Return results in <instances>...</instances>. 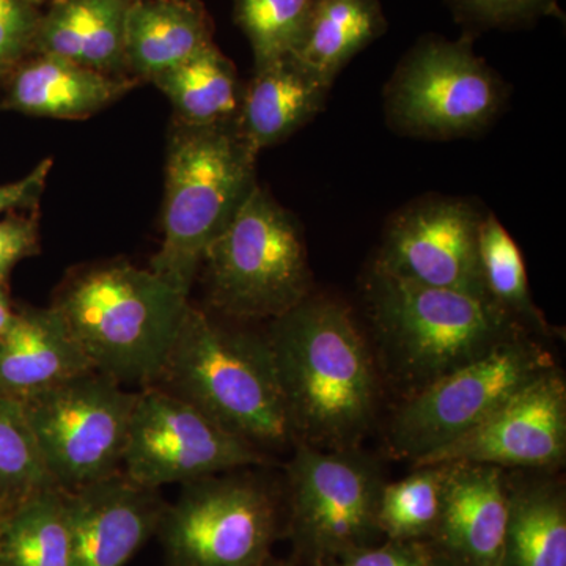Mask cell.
Returning <instances> with one entry per match:
<instances>
[{"label": "cell", "mask_w": 566, "mask_h": 566, "mask_svg": "<svg viewBox=\"0 0 566 566\" xmlns=\"http://www.w3.org/2000/svg\"><path fill=\"white\" fill-rule=\"evenodd\" d=\"M87 371L91 360L51 305H17L0 334V397L24 405Z\"/></svg>", "instance_id": "obj_18"}, {"label": "cell", "mask_w": 566, "mask_h": 566, "mask_svg": "<svg viewBox=\"0 0 566 566\" xmlns=\"http://www.w3.org/2000/svg\"><path fill=\"white\" fill-rule=\"evenodd\" d=\"M14 308H17V305L11 303L9 286H7V283L0 282V334L6 331L11 318H13Z\"/></svg>", "instance_id": "obj_35"}, {"label": "cell", "mask_w": 566, "mask_h": 566, "mask_svg": "<svg viewBox=\"0 0 566 566\" xmlns=\"http://www.w3.org/2000/svg\"><path fill=\"white\" fill-rule=\"evenodd\" d=\"M40 20L31 0H0V77L33 54Z\"/></svg>", "instance_id": "obj_31"}, {"label": "cell", "mask_w": 566, "mask_h": 566, "mask_svg": "<svg viewBox=\"0 0 566 566\" xmlns=\"http://www.w3.org/2000/svg\"><path fill=\"white\" fill-rule=\"evenodd\" d=\"M153 386L259 449L293 441L264 334L223 326L192 303Z\"/></svg>", "instance_id": "obj_4"}, {"label": "cell", "mask_w": 566, "mask_h": 566, "mask_svg": "<svg viewBox=\"0 0 566 566\" xmlns=\"http://www.w3.org/2000/svg\"><path fill=\"white\" fill-rule=\"evenodd\" d=\"M479 256L486 296L527 331L549 333V324L532 300L520 248L493 214L483 216Z\"/></svg>", "instance_id": "obj_26"}, {"label": "cell", "mask_w": 566, "mask_h": 566, "mask_svg": "<svg viewBox=\"0 0 566 566\" xmlns=\"http://www.w3.org/2000/svg\"><path fill=\"white\" fill-rule=\"evenodd\" d=\"M259 153L237 120L210 126L175 122L166 158L163 240L150 270L191 296L205 252L255 188Z\"/></svg>", "instance_id": "obj_5"}, {"label": "cell", "mask_w": 566, "mask_h": 566, "mask_svg": "<svg viewBox=\"0 0 566 566\" xmlns=\"http://www.w3.org/2000/svg\"><path fill=\"white\" fill-rule=\"evenodd\" d=\"M433 549L417 543L390 542L354 551L334 566H431Z\"/></svg>", "instance_id": "obj_33"}, {"label": "cell", "mask_w": 566, "mask_h": 566, "mask_svg": "<svg viewBox=\"0 0 566 566\" xmlns=\"http://www.w3.org/2000/svg\"><path fill=\"white\" fill-rule=\"evenodd\" d=\"M441 517L431 538L455 566H502L510 476L499 465L449 463Z\"/></svg>", "instance_id": "obj_16"}, {"label": "cell", "mask_w": 566, "mask_h": 566, "mask_svg": "<svg viewBox=\"0 0 566 566\" xmlns=\"http://www.w3.org/2000/svg\"><path fill=\"white\" fill-rule=\"evenodd\" d=\"M566 457V382L556 367L517 390L485 422L417 465L480 463L549 469Z\"/></svg>", "instance_id": "obj_14"}, {"label": "cell", "mask_w": 566, "mask_h": 566, "mask_svg": "<svg viewBox=\"0 0 566 566\" xmlns=\"http://www.w3.org/2000/svg\"><path fill=\"white\" fill-rule=\"evenodd\" d=\"M458 24L472 32L517 29L542 18H560L558 0H446Z\"/></svg>", "instance_id": "obj_30"}, {"label": "cell", "mask_w": 566, "mask_h": 566, "mask_svg": "<svg viewBox=\"0 0 566 566\" xmlns=\"http://www.w3.org/2000/svg\"><path fill=\"white\" fill-rule=\"evenodd\" d=\"M0 109L54 120H85L140 84L46 54H31L0 77Z\"/></svg>", "instance_id": "obj_17"}, {"label": "cell", "mask_w": 566, "mask_h": 566, "mask_svg": "<svg viewBox=\"0 0 566 566\" xmlns=\"http://www.w3.org/2000/svg\"><path fill=\"white\" fill-rule=\"evenodd\" d=\"M151 84L172 104L177 122L189 126L237 120L244 88L233 62L214 43Z\"/></svg>", "instance_id": "obj_24"}, {"label": "cell", "mask_w": 566, "mask_h": 566, "mask_svg": "<svg viewBox=\"0 0 566 566\" xmlns=\"http://www.w3.org/2000/svg\"><path fill=\"white\" fill-rule=\"evenodd\" d=\"M158 535L166 566H262L279 532L277 499L256 476H205L181 485Z\"/></svg>", "instance_id": "obj_9"}, {"label": "cell", "mask_w": 566, "mask_h": 566, "mask_svg": "<svg viewBox=\"0 0 566 566\" xmlns=\"http://www.w3.org/2000/svg\"><path fill=\"white\" fill-rule=\"evenodd\" d=\"M331 87L292 55L253 69L243 88L238 129L255 153L281 144L322 112Z\"/></svg>", "instance_id": "obj_19"}, {"label": "cell", "mask_w": 566, "mask_h": 566, "mask_svg": "<svg viewBox=\"0 0 566 566\" xmlns=\"http://www.w3.org/2000/svg\"><path fill=\"white\" fill-rule=\"evenodd\" d=\"M7 513L6 510L0 506V528H2L3 520H6Z\"/></svg>", "instance_id": "obj_37"}, {"label": "cell", "mask_w": 566, "mask_h": 566, "mask_svg": "<svg viewBox=\"0 0 566 566\" xmlns=\"http://www.w3.org/2000/svg\"><path fill=\"white\" fill-rule=\"evenodd\" d=\"M0 566H71L65 490L40 491L11 510L0 528Z\"/></svg>", "instance_id": "obj_25"}, {"label": "cell", "mask_w": 566, "mask_h": 566, "mask_svg": "<svg viewBox=\"0 0 566 566\" xmlns=\"http://www.w3.org/2000/svg\"><path fill=\"white\" fill-rule=\"evenodd\" d=\"M312 0H233V18L249 40L253 69L292 54L303 36Z\"/></svg>", "instance_id": "obj_29"}, {"label": "cell", "mask_w": 566, "mask_h": 566, "mask_svg": "<svg viewBox=\"0 0 566 566\" xmlns=\"http://www.w3.org/2000/svg\"><path fill=\"white\" fill-rule=\"evenodd\" d=\"M316 566H334L333 564H329V565H316Z\"/></svg>", "instance_id": "obj_39"}, {"label": "cell", "mask_w": 566, "mask_h": 566, "mask_svg": "<svg viewBox=\"0 0 566 566\" xmlns=\"http://www.w3.org/2000/svg\"><path fill=\"white\" fill-rule=\"evenodd\" d=\"M55 486L24 405L0 397V506L9 515L33 494Z\"/></svg>", "instance_id": "obj_28"}, {"label": "cell", "mask_w": 566, "mask_h": 566, "mask_svg": "<svg viewBox=\"0 0 566 566\" xmlns=\"http://www.w3.org/2000/svg\"><path fill=\"white\" fill-rule=\"evenodd\" d=\"M553 367L549 354L528 333L502 342L409 395L389 424L390 452L419 463L485 422L517 390Z\"/></svg>", "instance_id": "obj_8"}, {"label": "cell", "mask_w": 566, "mask_h": 566, "mask_svg": "<svg viewBox=\"0 0 566 566\" xmlns=\"http://www.w3.org/2000/svg\"><path fill=\"white\" fill-rule=\"evenodd\" d=\"M502 566H566V499L560 483L510 482Z\"/></svg>", "instance_id": "obj_23"}, {"label": "cell", "mask_w": 566, "mask_h": 566, "mask_svg": "<svg viewBox=\"0 0 566 566\" xmlns=\"http://www.w3.org/2000/svg\"><path fill=\"white\" fill-rule=\"evenodd\" d=\"M262 449L230 433L196 406L158 386L137 390L123 474L148 490L263 465Z\"/></svg>", "instance_id": "obj_12"}, {"label": "cell", "mask_w": 566, "mask_h": 566, "mask_svg": "<svg viewBox=\"0 0 566 566\" xmlns=\"http://www.w3.org/2000/svg\"><path fill=\"white\" fill-rule=\"evenodd\" d=\"M52 167H54V159H43L20 180L0 185V214L31 210L35 207L46 188Z\"/></svg>", "instance_id": "obj_34"}, {"label": "cell", "mask_w": 566, "mask_h": 566, "mask_svg": "<svg viewBox=\"0 0 566 566\" xmlns=\"http://www.w3.org/2000/svg\"><path fill=\"white\" fill-rule=\"evenodd\" d=\"M212 43L211 18L200 0H133L129 7L125 62L134 80L151 82Z\"/></svg>", "instance_id": "obj_21"}, {"label": "cell", "mask_w": 566, "mask_h": 566, "mask_svg": "<svg viewBox=\"0 0 566 566\" xmlns=\"http://www.w3.org/2000/svg\"><path fill=\"white\" fill-rule=\"evenodd\" d=\"M505 98L504 82L475 54L472 35H427L406 52L390 77L386 117L408 136L458 139L491 125Z\"/></svg>", "instance_id": "obj_7"}, {"label": "cell", "mask_w": 566, "mask_h": 566, "mask_svg": "<svg viewBox=\"0 0 566 566\" xmlns=\"http://www.w3.org/2000/svg\"><path fill=\"white\" fill-rule=\"evenodd\" d=\"M136 397L93 370L24 403L59 486L74 491L120 471Z\"/></svg>", "instance_id": "obj_11"}, {"label": "cell", "mask_w": 566, "mask_h": 566, "mask_svg": "<svg viewBox=\"0 0 566 566\" xmlns=\"http://www.w3.org/2000/svg\"><path fill=\"white\" fill-rule=\"evenodd\" d=\"M41 11L33 54L128 76L125 28L133 0H50ZM132 77V76H129Z\"/></svg>", "instance_id": "obj_20"}, {"label": "cell", "mask_w": 566, "mask_h": 566, "mask_svg": "<svg viewBox=\"0 0 566 566\" xmlns=\"http://www.w3.org/2000/svg\"><path fill=\"white\" fill-rule=\"evenodd\" d=\"M189 304L150 268L114 260L71 270L51 307L93 370L142 389L161 375Z\"/></svg>", "instance_id": "obj_2"}, {"label": "cell", "mask_w": 566, "mask_h": 566, "mask_svg": "<svg viewBox=\"0 0 566 566\" xmlns=\"http://www.w3.org/2000/svg\"><path fill=\"white\" fill-rule=\"evenodd\" d=\"M483 216L463 199L416 200L387 223L374 266L403 281L488 297L479 256Z\"/></svg>", "instance_id": "obj_13"}, {"label": "cell", "mask_w": 566, "mask_h": 566, "mask_svg": "<svg viewBox=\"0 0 566 566\" xmlns=\"http://www.w3.org/2000/svg\"><path fill=\"white\" fill-rule=\"evenodd\" d=\"M210 305L237 322H273L311 296L300 223L256 185L205 252Z\"/></svg>", "instance_id": "obj_6"}, {"label": "cell", "mask_w": 566, "mask_h": 566, "mask_svg": "<svg viewBox=\"0 0 566 566\" xmlns=\"http://www.w3.org/2000/svg\"><path fill=\"white\" fill-rule=\"evenodd\" d=\"M40 251V226L35 214H13L0 221V282L7 283L18 264L39 255Z\"/></svg>", "instance_id": "obj_32"}, {"label": "cell", "mask_w": 566, "mask_h": 566, "mask_svg": "<svg viewBox=\"0 0 566 566\" xmlns=\"http://www.w3.org/2000/svg\"><path fill=\"white\" fill-rule=\"evenodd\" d=\"M386 29L379 0H312L303 36L290 55L333 85L354 55Z\"/></svg>", "instance_id": "obj_22"}, {"label": "cell", "mask_w": 566, "mask_h": 566, "mask_svg": "<svg viewBox=\"0 0 566 566\" xmlns=\"http://www.w3.org/2000/svg\"><path fill=\"white\" fill-rule=\"evenodd\" d=\"M447 471V464L417 465L400 482L385 483L376 515L379 534L390 542L431 538L441 517Z\"/></svg>", "instance_id": "obj_27"}, {"label": "cell", "mask_w": 566, "mask_h": 566, "mask_svg": "<svg viewBox=\"0 0 566 566\" xmlns=\"http://www.w3.org/2000/svg\"><path fill=\"white\" fill-rule=\"evenodd\" d=\"M32 3H35L36 7L43 6V3L50 2V0H31Z\"/></svg>", "instance_id": "obj_38"}, {"label": "cell", "mask_w": 566, "mask_h": 566, "mask_svg": "<svg viewBox=\"0 0 566 566\" xmlns=\"http://www.w3.org/2000/svg\"><path fill=\"white\" fill-rule=\"evenodd\" d=\"M66 497L71 566H125L158 534L167 505L159 490L137 485L122 469Z\"/></svg>", "instance_id": "obj_15"}, {"label": "cell", "mask_w": 566, "mask_h": 566, "mask_svg": "<svg viewBox=\"0 0 566 566\" xmlns=\"http://www.w3.org/2000/svg\"><path fill=\"white\" fill-rule=\"evenodd\" d=\"M365 300L382 367L408 397L528 333L488 297L403 281L376 266L365 281Z\"/></svg>", "instance_id": "obj_3"}, {"label": "cell", "mask_w": 566, "mask_h": 566, "mask_svg": "<svg viewBox=\"0 0 566 566\" xmlns=\"http://www.w3.org/2000/svg\"><path fill=\"white\" fill-rule=\"evenodd\" d=\"M431 566H455L452 562L447 560L446 557H442L441 554L436 553L433 549V558H431Z\"/></svg>", "instance_id": "obj_36"}, {"label": "cell", "mask_w": 566, "mask_h": 566, "mask_svg": "<svg viewBox=\"0 0 566 566\" xmlns=\"http://www.w3.org/2000/svg\"><path fill=\"white\" fill-rule=\"evenodd\" d=\"M296 444L356 449L378 405L371 354L344 304L311 297L264 333Z\"/></svg>", "instance_id": "obj_1"}, {"label": "cell", "mask_w": 566, "mask_h": 566, "mask_svg": "<svg viewBox=\"0 0 566 566\" xmlns=\"http://www.w3.org/2000/svg\"><path fill=\"white\" fill-rule=\"evenodd\" d=\"M262 566H268L266 564L262 565Z\"/></svg>", "instance_id": "obj_40"}, {"label": "cell", "mask_w": 566, "mask_h": 566, "mask_svg": "<svg viewBox=\"0 0 566 566\" xmlns=\"http://www.w3.org/2000/svg\"><path fill=\"white\" fill-rule=\"evenodd\" d=\"M385 479L357 449L296 444L289 464L290 534L314 566L329 565L374 545Z\"/></svg>", "instance_id": "obj_10"}]
</instances>
